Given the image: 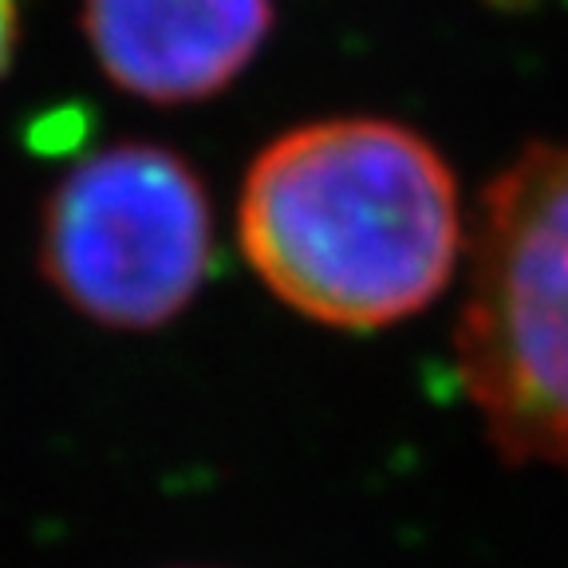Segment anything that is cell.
Masks as SVG:
<instances>
[{"instance_id": "obj_2", "label": "cell", "mask_w": 568, "mask_h": 568, "mask_svg": "<svg viewBox=\"0 0 568 568\" xmlns=\"http://www.w3.org/2000/svg\"><path fill=\"white\" fill-rule=\"evenodd\" d=\"M458 372L506 458L568 466V142L489 182Z\"/></svg>"}, {"instance_id": "obj_4", "label": "cell", "mask_w": 568, "mask_h": 568, "mask_svg": "<svg viewBox=\"0 0 568 568\" xmlns=\"http://www.w3.org/2000/svg\"><path fill=\"white\" fill-rule=\"evenodd\" d=\"M83 32L115 88L197 103L253 63L273 32V0H83Z\"/></svg>"}, {"instance_id": "obj_3", "label": "cell", "mask_w": 568, "mask_h": 568, "mask_svg": "<svg viewBox=\"0 0 568 568\" xmlns=\"http://www.w3.org/2000/svg\"><path fill=\"white\" fill-rule=\"evenodd\" d=\"M213 213L202 178L154 142L75 162L44 205L40 265L75 312L106 328H159L210 273Z\"/></svg>"}, {"instance_id": "obj_1", "label": "cell", "mask_w": 568, "mask_h": 568, "mask_svg": "<svg viewBox=\"0 0 568 568\" xmlns=\"http://www.w3.org/2000/svg\"><path fill=\"white\" fill-rule=\"evenodd\" d=\"M237 230L248 265L288 308L383 328L423 312L454 276L458 182L410 126L324 119L257 154Z\"/></svg>"}, {"instance_id": "obj_5", "label": "cell", "mask_w": 568, "mask_h": 568, "mask_svg": "<svg viewBox=\"0 0 568 568\" xmlns=\"http://www.w3.org/2000/svg\"><path fill=\"white\" fill-rule=\"evenodd\" d=\"M20 4L24 0H0V75L9 71L12 52L20 40Z\"/></svg>"}]
</instances>
